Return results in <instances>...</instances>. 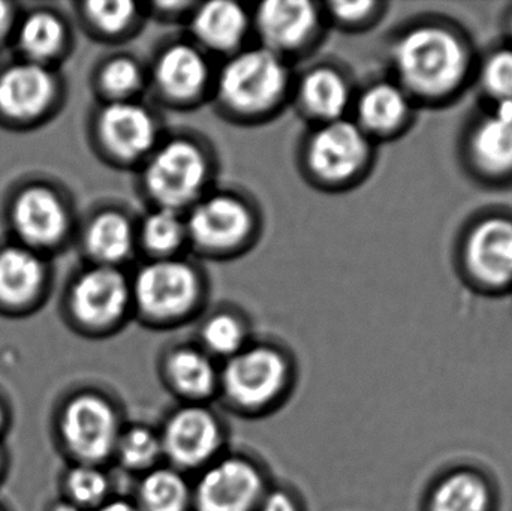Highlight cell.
I'll list each match as a JSON object with an SVG mask.
<instances>
[{
  "instance_id": "6da1fadb",
  "label": "cell",
  "mask_w": 512,
  "mask_h": 511,
  "mask_svg": "<svg viewBox=\"0 0 512 511\" xmlns=\"http://www.w3.org/2000/svg\"><path fill=\"white\" fill-rule=\"evenodd\" d=\"M294 77V65L249 44L216 65L210 102L234 125H265L289 107Z\"/></svg>"
},
{
  "instance_id": "7a4b0ae2",
  "label": "cell",
  "mask_w": 512,
  "mask_h": 511,
  "mask_svg": "<svg viewBox=\"0 0 512 511\" xmlns=\"http://www.w3.org/2000/svg\"><path fill=\"white\" fill-rule=\"evenodd\" d=\"M135 173L149 207L185 213L215 188L218 158L200 135L167 132Z\"/></svg>"
},
{
  "instance_id": "3957f363",
  "label": "cell",
  "mask_w": 512,
  "mask_h": 511,
  "mask_svg": "<svg viewBox=\"0 0 512 511\" xmlns=\"http://www.w3.org/2000/svg\"><path fill=\"white\" fill-rule=\"evenodd\" d=\"M394 81L411 98L441 99L465 81L469 53L465 42L441 26H415L391 45Z\"/></svg>"
},
{
  "instance_id": "277c9868",
  "label": "cell",
  "mask_w": 512,
  "mask_h": 511,
  "mask_svg": "<svg viewBox=\"0 0 512 511\" xmlns=\"http://www.w3.org/2000/svg\"><path fill=\"white\" fill-rule=\"evenodd\" d=\"M375 143L351 117L309 126L297 147V167L304 182L324 194L357 188L369 176Z\"/></svg>"
},
{
  "instance_id": "5b68a950",
  "label": "cell",
  "mask_w": 512,
  "mask_h": 511,
  "mask_svg": "<svg viewBox=\"0 0 512 511\" xmlns=\"http://www.w3.org/2000/svg\"><path fill=\"white\" fill-rule=\"evenodd\" d=\"M188 251L209 261H230L251 252L262 234V215L245 192L210 189L188 212Z\"/></svg>"
},
{
  "instance_id": "8992f818",
  "label": "cell",
  "mask_w": 512,
  "mask_h": 511,
  "mask_svg": "<svg viewBox=\"0 0 512 511\" xmlns=\"http://www.w3.org/2000/svg\"><path fill=\"white\" fill-rule=\"evenodd\" d=\"M132 306L149 323L174 324L206 302L209 279L195 261L183 257L144 260L131 273Z\"/></svg>"
},
{
  "instance_id": "52a82bcc",
  "label": "cell",
  "mask_w": 512,
  "mask_h": 511,
  "mask_svg": "<svg viewBox=\"0 0 512 511\" xmlns=\"http://www.w3.org/2000/svg\"><path fill=\"white\" fill-rule=\"evenodd\" d=\"M216 63L188 36L162 44L147 63L155 101L173 111H192L210 102Z\"/></svg>"
},
{
  "instance_id": "ba28073f",
  "label": "cell",
  "mask_w": 512,
  "mask_h": 511,
  "mask_svg": "<svg viewBox=\"0 0 512 511\" xmlns=\"http://www.w3.org/2000/svg\"><path fill=\"white\" fill-rule=\"evenodd\" d=\"M165 134L158 111L143 99L101 104L92 120L96 152L119 170L137 171Z\"/></svg>"
},
{
  "instance_id": "9c48e42d",
  "label": "cell",
  "mask_w": 512,
  "mask_h": 511,
  "mask_svg": "<svg viewBox=\"0 0 512 511\" xmlns=\"http://www.w3.org/2000/svg\"><path fill=\"white\" fill-rule=\"evenodd\" d=\"M255 44L294 65L321 44L328 24L321 2L265 0L251 6Z\"/></svg>"
},
{
  "instance_id": "30bf717a",
  "label": "cell",
  "mask_w": 512,
  "mask_h": 511,
  "mask_svg": "<svg viewBox=\"0 0 512 511\" xmlns=\"http://www.w3.org/2000/svg\"><path fill=\"white\" fill-rule=\"evenodd\" d=\"M72 317L87 329L104 330L122 323L132 306L131 273L117 267L89 264L69 290Z\"/></svg>"
},
{
  "instance_id": "8fae6325",
  "label": "cell",
  "mask_w": 512,
  "mask_h": 511,
  "mask_svg": "<svg viewBox=\"0 0 512 511\" xmlns=\"http://www.w3.org/2000/svg\"><path fill=\"white\" fill-rule=\"evenodd\" d=\"M355 92L348 69L322 60L295 74L289 107L309 126L336 122L351 116Z\"/></svg>"
},
{
  "instance_id": "7c38bea8",
  "label": "cell",
  "mask_w": 512,
  "mask_h": 511,
  "mask_svg": "<svg viewBox=\"0 0 512 511\" xmlns=\"http://www.w3.org/2000/svg\"><path fill=\"white\" fill-rule=\"evenodd\" d=\"M186 36L210 57L225 59L251 44V6L234 0L195 3L185 23Z\"/></svg>"
},
{
  "instance_id": "4fadbf2b",
  "label": "cell",
  "mask_w": 512,
  "mask_h": 511,
  "mask_svg": "<svg viewBox=\"0 0 512 511\" xmlns=\"http://www.w3.org/2000/svg\"><path fill=\"white\" fill-rule=\"evenodd\" d=\"M11 224L20 245L41 254L66 239L71 230V215L56 191L30 186L15 197Z\"/></svg>"
},
{
  "instance_id": "5bb4252c",
  "label": "cell",
  "mask_w": 512,
  "mask_h": 511,
  "mask_svg": "<svg viewBox=\"0 0 512 511\" xmlns=\"http://www.w3.org/2000/svg\"><path fill=\"white\" fill-rule=\"evenodd\" d=\"M57 95L59 83L50 66L21 60L0 74V114L12 122L42 119Z\"/></svg>"
},
{
  "instance_id": "9a60e30c",
  "label": "cell",
  "mask_w": 512,
  "mask_h": 511,
  "mask_svg": "<svg viewBox=\"0 0 512 511\" xmlns=\"http://www.w3.org/2000/svg\"><path fill=\"white\" fill-rule=\"evenodd\" d=\"M286 363L271 347L243 348L231 357L224 374L228 396L243 407H261L282 389Z\"/></svg>"
},
{
  "instance_id": "2e32d148",
  "label": "cell",
  "mask_w": 512,
  "mask_h": 511,
  "mask_svg": "<svg viewBox=\"0 0 512 511\" xmlns=\"http://www.w3.org/2000/svg\"><path fill=\"white\" fill-rule=\"evenodd\" d=\"M471 278L481 287L501 290L512 284V221L493 216L478 222L463 248Z\"/></svg>"
},
{
  "instance_id": "e0dca14e",
  "label": "cell",
  "mask_w": 512,
  "mask_h": 511,
  "mask_svg": "<svg viewBox=\"0 0 512 511\" xmlns=\"http://www.w3.org/2000/svg\"><path fill=\"white\" fill-rule=\"evenodd\" d=\"M62 434L78 458L87 462L101 461L116 446V414L104 399L80 396L63 414Z\"/></svg>"
},
{
  "instance_id": "ac0fdd59",
  "label": "cell",
  "mask_w": 512,
  "mask_h": 511,
  "mask_svg": "<svg viewBox=\"0 0 512 511\" xmlns=\"http://www.w3.org/2000/svg\"><path fill=\"white\" fill-rule=\"evenodd\" d=\"M411 99L394 80L372 81L357 87L349 117L373 143L388 140L408 125Z\"/></svg>"
},
{
  "instance_id": "d6986e66",
  "label": "cell",
  "mask_w": 512,
  "mask_h": 511,
  "mask_svg": "<svg viewBox=\"0 0 512 511\" xmlns=\"http://www.w3.org/2000/svg\"><path fill=\"white\" fill-rule=\"evenodd\" d=\"M81 245L89 264L125 269L138 255L137 219L122 207H104L90 216Z\"/></svg>"
},
{
  "instance_id": "ffe728a7",
  "label": "cell",
  "mask_w": 512,
  "mask_h": 511,
  "mask_svg": "<svg viewBox=\"0 0 512 511\" xmlns=\"http://www.w3.org/2000/svg\"><path fill=\"white\" fill-rule=\"evenodd\" d=\"M261 491V477L252 465L239 459H228L204 474L198 485V509L251 511Z\"/></svg>"
},
{
  "instance_id": "44dd1931",
  "label": "cell",
  "mask_w": 512,
  "mask_h": 511,
  "mask_svg": "<svg viewBox=\"0 0 512 511\" xmlns=\"http://www.w3.org/2000/svg\"><path fill=\"white\" fill-rule=\"evenodd\" d=\"M162 447L180 467H197L218 450V423L200 408L179 411L168 422Z\"/></svg>"
},
{
  "instance_id": "7402d4cb",
  "label": "cell",
  "mask_w": 512,
  "mask_h": 511,
  "mask_svg": "<svg viewBox=\"0 0 512 511\" xmlns=\"http://www.w3.org/2000/svg\"><path fill=\"white\" fill-rule=\"evenodd\" d=\"M492 482L474 468L447 471L433 482L426 511H495Z\"/></svg>"
},
{
  "instance_id": "603a6c76",
  "label": "cell",
  "mask_w": 512,
  "mask_h": 511,
  "mask_svg": "<svg viewBox=\"0 0 512 511\" xmlns=\"http://www.w3.org/2000/svg\"><path fill=\"white\" fill-rule=\"evenodd\" d=\"M472 164L490 177L512 174V105H498L475 126L469 140Z\"/></svg>"
},
{
  "instance_id": "cb8c5ba5",
  "label": "cell",
  "mask_w": 512,
  "mask_h": 511,
  "mask_svg": "<svg viewBox=\"0 0 512 511\" xmlns=\"http://www.w3.org/2000/svg\"><path fill=\"white\" fill-rule=\"evenodd\" d=\"M80 17L87 32L107 44H123L135 38L149 20L144 2L131 0L84 2Z\"/></svg>"
},
{
  "instance_id": "d4e9b609",
  "label": "cell",
  "mask_w": 512,
  "mask_h": 511,
  "mask_svg": "<svg viewBox=\"0 0 512 511\" xmlns=\"http://www.w3.org/2000/svg\"><path fill=\"white\" fill-rule=\"evenodd\" d=\"M45 275L39 252L20 243L0 249V302L15 308L33 302L44 287Z\"/></svg>"
},
{
  "instance_id": "484cf974",
  "label": "cell",
  "mask_w": 512,
  "mask_h": 511,
  "mask_svg": "<svg viewBox=\"0 0 512 511\" xmlns=\"http://www.w3.org/2000/svg\"><path fill=\"white\" fill-rule=\"evenodd\" d=\"M138 254L146 260L183 257L188 251L185 213L164 207H149L137 219Z\"/></svg>"
},
{
  "instance_id": "4316f807",
  "label": "cell",
  "mask_w": 512,
  "mask_h": 511,
  "mask_svg": "<svg viewBox=\"0 0 512 511\" xmlns=\"http://www.w3.org/2000/svg\"><path fill=\"white\" fill-rule=\"evenodd\" d=\"M93 87L101 104L140 101L149 89L147 63L135 54H111L99 63Z\"/></svg>"
},
{
  "instance_id": "83f0119b",
  "label": "cell",
  "mask_w": 512,
  "mask_h": 511,
  "mask_svg": "<svg viewBox=\"0 0 512 511\" xmlns=\"http://www.w3.org/2000/svg\"><path fill=\"white\" fill-rule=\"evenodd\" d=\"M18 51L26 62L50 66L66 48L68 30L59 15L38 11L27 15L17 30Z\"/></svg>"
},
{
  "instance_id": "f1b7e54d",
  "label": "cell",
  "mask_w": 512,
  "mask_h": 511,
  "mask_svg": "<svg viewBox=\"0 0 512 511\" xmlns=\"http://www.w3.org/2000/svg\"><path fill=\"white\" fill-rule=\"evenodd\" d=\"M168 374L183 395L201 398L215 387L216 374L212 362L200 351L180 348L168 359Z\"/></svg>"
},
{
  "instance_id": "f546056e",
  "label": "cell",
  "mask_w": 512,
  "mask_h": 511,
  "mask_svg": "<svg viewBox=\"0 0 512 511\" xmlns=\"http://www.w3.org/2000/svg\"><path fill=\"white\" fill-rule=\"evenodd\" d=\"M246 336L242 317L230 309L216 311L201 327L204 345L219 356H236L245 348Z\"/></svg>"
},
{
  "instance_id": "4dcf8cb0",
  "label": "cell",
  "mask_w": 512,
  "mask_h": 511,
  "mask_svg": "<svg viewBox=\"0 0 512 511\" xmlns=\"http://www.w3.org/2000/svg\"><path fill=\"white\" fill-rule=\"evenodd\" d=\"M140 495L147 511H183L189 494L179 474L159 470L144 479Z\"/></svg>"
},
{
  "instance_id": "1f68e13d",
  "label": "cell",
  "mask_w": 512,
  "mask_h": 511,
  "mask_svg": "<svg viewBox=\"0 0 512 511\" xmlns=\"http://www.w3.org/2000/svg\"><path fill=\"white\" fill-rule=\"evenodd\" d=\"M328 27L345 33L364 32L375 26L382 15V3L375 0L360 2H321Z\"/></svg>"
},
{
  "instance_id": "d6a6232c",
  "label": "cell",
  "mask_w": 512,
  "mask_h": 511,
  "mask_svg": "<svg viewBox=\"0 0 512 511\" xmlns=\"http://www.w3.org/2000/svg\"><path fill=\"white\" fill-rule=\"evenodd\" d=\"M484 90L498 105H512V50L493 53L484 63Z\"/></svg>"
},
{
  "instance_id": "836d02e7",
  "label": "cell",
  "mask_w": 512,
  "mask_h": 511,
  "mask_svg": "<svg viewBox=\"0 0 512 511\" xmlns=\"http://www.w3.org/2000/svg\"><path fill=\"white\" fill-rule=\"evenodd\" d=\"M162 444L147 429H132L120 443V456L126 467L140 470L147 468L156 461Z\"/></svg>"
},
{
  "instance_id": "e575fe53",
  "label": "cell",
  "mask_w": 512,
  "mask_h": 511,
  "mask_svg": "<svg viewBox=\"0 0 512 511\" xmlns=\"http://www.w3.org/2000/svg\"><path fill=\"white\" fill-rule=\"evenodd\" d=\"M68 486L77 503L93 506L107 494L108 483L101 471L92 467H80L72 471Z\"/></svg>"
},
{
  "instance_id": "d590c367",
  "label": "cell",
  "mask_w": 512,
  "mask_h": 511,
  "mask_svg": "<svg viewBox=\"0 0 512 511\" xmlns=\"http://www.w3.org/2000/svg\"><path fill=\"white\" fill-rule=\"evenodd\" d=\"M195 3L189 0H168V2H144L146 6L147 17L156 18L164 23H176V21L188 20L189 14L194 9Z\"/></svg>"
},
{
  "instance_id": "8d00e7d4",
  "label": "cell",
  "mask_w": 512,
  "mask_h": 511,
  "mask_svg": "<svg viewBox=\"0 0 512 511\" xmlns=\"http://www.w3.org/2000/svg\"><path fill=\"white\" fill-rule=\"evenodd\" d=\"M261 511H297V509H295L291 498L286 497L285 494L276 492V494L270 495V497L264 501V506H262Z\"/></svg>"
},
{
  "instance_id": "74e56055",
  "label": "cell",
  "mask_w": 512,
  "mask_h": 511,
  "mask_svg": "<svg viewBox=\"0 0 512 511\" xmlns=\"http://www.w3.org/2000/svg\"><path fill=\"white\" fill-rule=\"evenodd\" d=\"M14 20V11L12 5L6 2H0V41L8 35Z\"/></svg>"
},
{
  "instance_id": "f35d334b",
  "label": "cell",
  "mask_w": 512,
  "mask_h": 511,
  "mask_svg": "<svg viewBox=\"0 0 512 511\" xmlns=\"http://www.w3.org/2000/svg\"><path fill=\"white\" fill-rule=\"evenodd\" d=\"M99 511H138L135 507H132L131 504L123 503V501H116V503L107 504V506L102 507Z\"/></svg>"
},
{
  "instance_id": "ab89813d",
  "label": "cell",
  "mask_w": 512,
  "mask_h": 511,
  "mask_svg": "<svg viewBox=\"0 0 512 511\" xmlns=\"http://www.w3.org/2000/svg\"><path fill=\"white\" fill-rule=\"evenodd\" d=\"M54 511H80L78 507L71 506V504H62V506L57 507Z\"/></svg>"
},
{
  "instance_id": "60d3db41",
  "label": "cell",
  "mask_w": 512,
  "mask_h": 511,
  "mask_svg": "<svg viewBox=\"0 0 512 511\" xmlns=\"http://www.w3.org/2000/svg\"><path fill=\"white\" fill-rule=\"evenodd\" d=\"M0 425H2V408H0Z\"/></svg>"
},
{
  "instance_id": "b9f144b4",
  "label": "cell",
  "mask_w": 512,
  "mask_h": 511,
  "mask_svg": "<svg viewBox=\"0 0 512 511\" xmlns=\"http://www.w3.org/2000/svg\"><path fill=\"white\" fill-rule=\"evenodd\" d=\"M511 33H512V20H511Z\"/></svg>"
}]
</instances>
